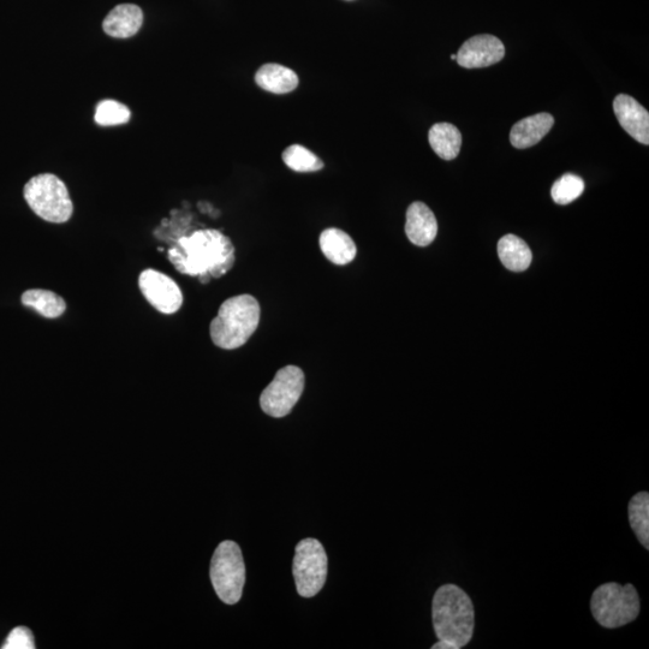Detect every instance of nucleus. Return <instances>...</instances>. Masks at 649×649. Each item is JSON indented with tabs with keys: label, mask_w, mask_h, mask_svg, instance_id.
Masks as SVG:
<instances>
[{
	"label": "nucleus",
	"mask_w": 649,
	"mask_h": 649,
	"mask_svg": "<svg viewBox=\"0 0 649 649\" xmlns=\"http://www.w3.org/2000/svg\"><path fill=\"white\" fill-rule=\"evenodd\" d=\"M235 247L218 230H199L180 238L169 250V260L182 275L198 277L201 283L226 275L235 264Z\"/></svg>",
	"instance_id": "obj_1"
},
{
	"label": "nucleus",
	"mask_w": 649,
	"mask_h": 649,
	"mask_svg": "<svg viewBox=\"0 0 649 649\" xmlns=\"http://www.w3.org/2000/svg\"><path fill=\"white\" fill-rule=\"evenodd\" d=\"M432 619L439 640L432 649H461L472 641L474 606L462 588L444 585L438 589L433 597Z\"/></svg>",
	"instance_id": "obj_2"
},
{
	"label": "nucleus",
	"mask_w": 649,
	"mask_h": 649,
	"mask_svg": "<svg viewBox=\"0 0 649 649\" xmlns=\"http://www.w3.org/2000/svg\"><path fill=\"white\" fill-rule=\"evenodd\" d=\"M260 313L259 302L252 295H238L226 300L211 323L213 343L225 350L243 347L258 329Z\"/></svg>",
	"instance_id": "obj_3"
},
{
	"label": "nucleus",
	"mask_w": 649,
	"mask_h": 649,
	"mask_svg": "<svg viewBox=\"0 0 649 649\" xmlns=\"http://www.w3.org/2000/svg\"><path fill=\"white\" fill-rule=\"evenodd\" d=\"M639 594L633 585L605 583L595 589L591 610L595 621L607 629L621 628L634 622L640 613Z\"/></svg>",
	"instance_id": "obj_4"
},
{
	"label": "nucleus",
	"mask_w": 649,
	"mask_h": 649,
	"mask_svg": "<svg viewBox=\"0 0 649 649\" xmlns=\"http://www.w3.org/2000/svg\"><path fill=\"white\" fill-rule=\"evenodd\" d=\"M23 195L29 207L46 222L62 224L73 216L74 205L65 183L55 175H38L26 184Z\"/></svg>",
	"instance_id": "obj_5"
},
{
	"label": "nucleus",
	"mask_w": 649,
	"mask_h": 649,
	"mask_svg": "<svg viewBox=\"0 0 649 649\" xmlns=\"http://www.w3.org/2000/svg\"><path fill=\"white\" fill-rule=\"evenodd\" d=\"M211 581L220 600L235 605L242 598L246 583V565L242 551L234 541H223L211 562Z\"/></svg>",
	"instance_id": "obj_6"
},
{
	"label": "nucleus",
	"mask_w": 649,
	"mask_h": 649,
	"mask_svg": "<svg viewBox=\"0 0 649 649\" xmlns=\"http://www.w3.org/2000/svg\"><path fill=\"white\" fill-rule=\"evenodd\" d=\"M297 593L312 598L323 589L327 576V555L317 539H303L297 544L293 565Z\"/></svg>",
	"instance_id": "obj_7"
},
{
	"label": "nucleus",
	"mask_w": 649,
	"mask_h": 649,
	"mask_svg": "<svg viewBox=\"0 0 649 649\" xmlns=\"http://www.w3.org/2000/svg\"><path fill=\"white\" fill-rule=\"evenodd\" d=\"M305 390V374L296 366H287L276 373L275 379L260 397L264 413L272 418H284L291 413Z\"/></svg>",
	"instance_id": "obj_8"
},
{
	"label": "nucleus",
	"mask_w": 649,
	"mask_h": 649,
	"mask_svg": "<svg viewBox=\"0 0 649 649\" xmlns=\"http://www.w3.org/2000/svg\"><path fill=\"white\" fill-rule=\"evenodd\" d=\"M139 287L150 305L163 314H174L183 305V295L174 279L156 270H145L139 277Z\"/></svg>",
	"instance_id": "obj_9"
},
{
	"label": "nucleus",
	"mask_w": 649,
	"mask_h": 649,
	"mask_svg": "<svg viewBox=\"0 0 649 649\" xmlns=\"http://www.w3.org/2000/svg\"><path fill=\"white\" fill-rule=\"evenodd\" d=\"M505 56V47L497 37L490 34L476 35L464 43L457 53V63L462 68L491 67Z\"/></svg>",
	"instance_id": "obj_10"
},
{
	"label": "nucleus",
	"mask_w": 649,
	"mask_h": 649,
	"mask_svg": "<svg viewBox=\"0 0 649 649\" xmlns=\"http://www.w3.org/2000/svg\"><path fill=\"white\" fill-rule=\"evenodd\" d=\"M613 111L631 138L642 145H649V113L645 107L630 95L619 94L613 101Z\"/></svg>",
	"instance_id": "obj_11"
},
{
	"label": "nucleus",
	"mask_w": 649,
	"mask_h": 649,
	"mask_svg": "<svg viewBox=\"0 0 649 649\" xmlns=\"http://www.w3.org/2000/svg\"><path fill=\"white\" fill-rule=\"evenodd\" d=\"M406 234L418 247H427L436 240L438 223L430 207L424 202H414L407 211Z\"/></svg>",
	"instance_id": "obj_12"
},
{
	"label": "nucleus",
	"mask_w": 649,
	"mask_h": 649,
	"mask_svg": "<svg viewBox=\"0 0 649 649\" xmlns=\"http://www.w3.org/2000/svg\"><path fill=\"white\" fill-rule=\"evenodd\" d=\"M144 23V13L135 4H119L103 22L104 32L116 39H128L138 34Z\"/></svg>",
	"instance_id": "obj_13"
},
{
	"label": "nucleus",
	"mask_w": 649,
	"mask_h": 649,
	"mask_svg": "<svg viewBox=\"0 0 649 649\" xmlns=\"http://www.w3.org/2000/svg\"><path fill=\"white\" fill-rule=\"evenodd\" d=\"M553 124H555V118L546 112L523 118L511 129V145L518 150H525V148L537 145L550 133Z\"/></svg>",
	"instance_id": "obj_14"
},
{
	"label": "nucleus",
	"mask_w": 649,
	"mask_h": 649,
	"mask_svg": "<svg viewBox=\"0 0 649 649\" xmlns=\"http://www.w3.org/2000/svg\"><path fill=\"white\" fill-rule=\"evenodd\" d=\"M319 243L321 252L335 265H348L355 259L356 244L347 232L336 228L326 229L320 235Z\"/></svg>",
	"instance_id": "obj_15"
},
{
	"label": "nucleus",
	"mask_w": 649,
	"mask_h": 649,
	"mask_svg": "<svg viewBox=\"0 0 649 649\" xmlns=\"http://www.w3.org/2000/svg\"><path fill=\"white\" fill-rule=\"evenodd\" d=\"M255 81L264 91L273 94H287L299 86V76L294 70L281 64H265L255 75Z\"/></svg>",
	"instance_id": "obj_16"
},
{
	"label": "nucleus",
	"mask_w": 649,
	"mask_h": 649,
	"mask_svg": "<svg viewBox=\"0 0 649 649\" xmlns=\"http://www.w3.org/2000/svg\"><path fill=\"white\" fill-rule=\"evenodd\" d=\"M498 255L506 269L523 272L532 264V250L522 238L506 235L498 242Z\"/></svg>",
	"instance_id": "obj_17"
},
{
	"label": "nucleus",
	"mask_w": 649,
	"mask_h": 649,
	"mask_svg": "<svg viewBox=\"0 0 649 649\" xmlns=\"http://www.w3.org/2000/svg\"><path fill=\"white\" fill-rule=\"evenodd\" d=\"M432 150L444 160L456 159L462 146L460 130L450 123L434 124L428 134Z\"/></svg>",
	"instance_id": "obj_18"
},
{
	"label": "nucleus",
	"mask_w": 649,
	"mask_h": 649,
	"mask_svg": "<svg viewBox=\"0 0 649 649\" xmlns=\"http://www.w3.org/2000/svg\"><path fill=\"white\" fill-rule=\"evenodd\" d=\"M22 303L47 319L62 317L67 311V303L62 297L49 290H28L22 295Z\"/></svg>",
	"instance_id": "obj_19"
},
{
	"label": "nucleus",
	"mask_w": 649,
	"mask_h": 649,
	"mask_svg": "<svg viewBox=\"0 0 649 649\" xmlns=\"http://www.w3.org/2000/svg\"><path fill=\"white\" fill-rule=\"evenodd\" d=\"M631 529L646 550H649V494L640 492L631 498L628 505Z\"/></svg>",
	"instance_id": "obj_20"
},
{
	"label": "nucleus",
	"mask_w": 649,
	"mask_h": 649,
	"mask_svg": "<svg viewBox=\"0 0 649 649\" xmlns=\"http://www.w3.org/2000/svg\"><path fill=\"white\" fill-rule=\"evenodd\" d=\"M283 160L289 169L296 172H315L324 168V163L301 145L288 147L283 153Z\"/></svg>",
	"instance_id": "obj_21"
},
{
	"label": "nucleus",
	"mask_w": 649,
	"mask_h": 649,
	"mask_svg": "<svg viewBox=\"0 0 649 649\" xmlns=\"http://www.w3.org/2000/svg\"><path fill=\"white\" fill-rule=\"evenodd\" d=\"M132 117L129 107L116 100H103L95 110V123L101 127H115L129 122Z\"/></svg>",
	"instance_id": "obj_22"
},
{
	"label": "nucleus",
	"mask_w": 649,
	"mask_h": 649,
	"mask_svg": "<svg viewBox=\"0 0 649 649\" xmlns=\"http://www.w3.org/2000/svg\"><path fill=\"white\" fill-rule=\"evenodd\" d=\"M585 190V182L582 178L573 174H567L559 178L553 184L551 195L553 201L558 205H568L575 201Z\"/></svg>",
	"instance_id": "obj_23"
},
{
	"label": "nucleus",
	"mask_w": 649,
	"mask_h": 649,
	"mask_svg": "<svg viewBox=\"0 0 649 649\" xmlns=\"http://www.w3.org/2000/svg\"><path fill=\"white\" fill-rule=\"evenodd\" d=\"M3 649H35L32 631L26 627H17L4 642Z\"/></svg>",
	"instance_id": "obj_24"
},
{
	"label": "nucleus",
	"mask_w": 649,
	"mask_h": 649,
	"mask_svg": "<svg viewBox=\"0 0 649 649\" xmlns=\"http://www.w3.org/2000/svg\"><path fill=\"white\" fill-rule=\"evenodd\" d=\"M451 59H454V61H457V55H452Z\"/></svg>",
	"instance_id": "obj_25"
}]
</instances>
